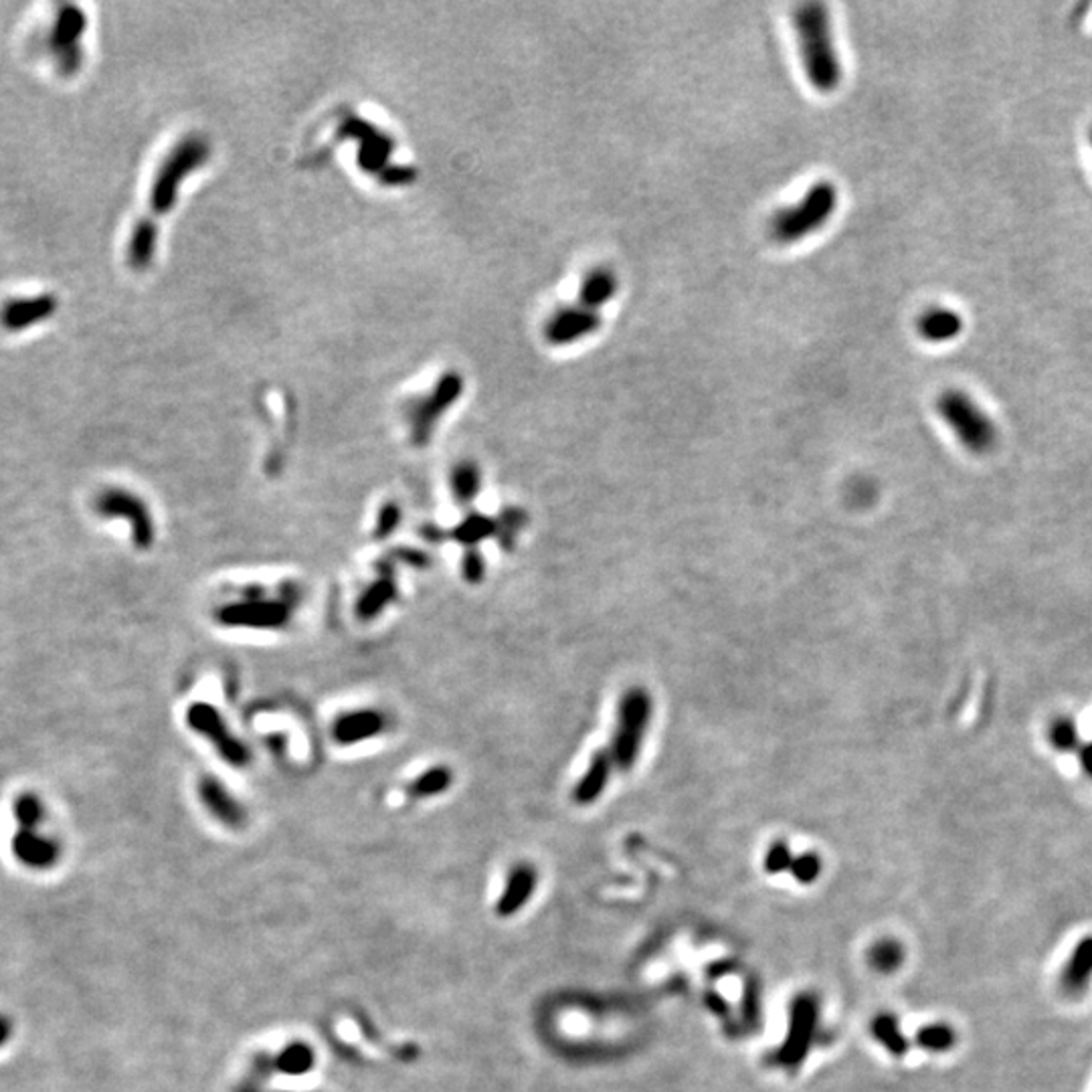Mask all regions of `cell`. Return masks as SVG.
Segmentation results:
<instances>
[{
  "mask_svg": "<svg viewBox=\"0 0 1092 1092\" xmlns=\"http://www.w3.org/2000/svg\"><path fill=\"white\" fill-rule=\"evenodd\" d=\"M463 381L458 372H449L439 379L432 395L417 399L409 407V427L411 441L417 447H423L432 441L439 419L460 399Z\"/></svg>",
  "mask_w": 1092,
  "mask_h": 1092,
  "instance_id": "7c38bea8",
  "label": "cell"
},
{
  "mask_svg": "<svg viewBox=\"0 0 1092 1092\" xmlns=\"http://www.w3.org/2000/svg\"><path fill=\"white\" fill-rule=\"evenodd\" d=\"M1048 743L1054 751L1074 752L1080 749V732L1072 716H1056L1046 730Z\"/></svg>",
  "mask_w": 1092,
  "mask_h": 1092,
  "instance_id": "4316f807",
  "label": "cell"
},
{
  "mask_svg": "<svg viewBox=\"0 0 1092 1092\" xmlns=\"http://www.w3.org/2000/svg\"><path fill=\"white\" fill-rule=\"evenodd\" d=\"M185 723L194 734L205 739L227 765L235 769L251 765V749L231 730L213 704H191L185 712Z\"/></svg>",
  "mask_w": 1092,
  "mask_h": 1092,
  "instance_id": "9c48e42d",
  "label": "cell"
},
{
  "mask_svg": "<svg viewBox=\"0 0 1092 1092\" xmlns=\"http://www.w3.org/2000/svg\"><path fill=\"white\" fill-rule=\"evenodd\" d=\"M401 516H403L401 506L397 502H387L379 512V518H377V524H375V538L383 540V538L390 536L392 531L401 524Z\"/></svg>",
  "mask_w": 1092,
  "mask_h": 1092,
  "instance_id": "836d02e7",
  "label": "cell"
},
{
  "mask_svg": "<svg viewBox=\"0 0 1092 1092\" xmlns=\"http://www.w3.org/2000/svg\"><path fill=\"white\" fill-rule=\"evenodd\" d=\"M820 1001L809 992L796 995L789 1003V1023L785 1040L777 1050V1062L783 1068H798L807 1058L818 1032Z\"/></svg>",
  "mask_w": 1092,
  "mask_h": 1092,
  "instance_id": "30bf717a",
  "label": "cell"
},
{
  "mask_svg": "<svg viewBox=\"0 0 1092 1092\" xmlns=\"http://www.w3.org/2000/svg\"><path fill=\"white\" fill-rule=\"evenodd\" d=\"M915 1042L921 1046L922 1050L926 1052H933V1054H943L949 1052L955 1043H957V1034L955 1030L943 1023V1021H937V1023H928L921 1028L915 1036Z\"/></svg>",
  "mask_w": 1092,
  "mask_h": 1092,
  "instance_id": "f1b7e54d",
  "label": "cell"
},
{
  "mask_svg": "<svg viewBox=\"0 0 1092 1092\" xmlns=\"http://www.w3.org/2000/svg\"><path fill=\"white\" fill-rule=\"evenodd\" d=\"M822 868H824V864H822L820 854H816V851H803V854L793 856V862H791V866H789V874H791L800 884H813V882L820 878Z\"/></svg>",
  "mask_w": 1092,
  "mask_h": 1092,
  "instance_id": "4dcf8cb0",
  "label": "cell"
},
{
  "mask_svg": "<svg viewBox=\"0 0 1092 1092\" xmlns=\"http://www.w3.org/2000/svg\"><path fill=\"white\" fill-rule=\"evenodd\" d=\"M791 862H793V854H791L789 844L785 840H775L767 849V854H765L763 866H765V870L769 874H779L789 870Z\"/></svg>",
  "mask_w": 1092,
  "mask_h": 1092,
  "instance_id": "1f68e13d",
  "label": "cell"
},
{
  "mask_svg": "<svg viewBox=\"0 0 1092 1092\" xmlns=\"http://www.w3.org/2000/svg\"><path fill=\"white\" fill-rule=\"evenodd\" d=\"M315 1065L314 1048L306 1042H291L282 1048V1052L273 1058L271 1067L288 1076L308 1074Z\"/></svg>",
  "mask_w": 1092,
  "mask_h": 1092,
  "instance_id": "cb8c5ba5",
  "label": "cell"
},
{
  "mask_svg": "<svg viewBox=\"0 0 1092 1092\" xmlns=\"http://www.w3.org/2000/svg\"><path fill=\"white\" fill-rule=\"evenodd\" d=\"M870 1034L890 1056L902 1058L908 1054V1040L904 1038L895 1014H878L870 1021Z\"/></svg>",
  "mask_w": 1092,
  "mask_h": 1092,
  "instance_id": "7402d4cb",
  "label": "cell"
},
{
  "mask_svg": "<svg viewBox=\"0 0 1092 1092\" xmlns=\"http://www.w3.org/2000/svg\"><path fill=\"white\" fill-rule=\"evenodd\" d=\"M801 63L809 85L820 94H834L844 79V68L834 41L829 8L822 2H807L791 11Z\"/></svg>",
  "mask_w": 1092,
  "mask_h": 1092,
  "instance_id": "7a4b0ae2",
  "label": "cell"
},
{
  "mask_svg": "<svg viewBox=\"0 0 1092 1092\" xmlns=\"http://www.w3.org/2000/svg\"><path fill=\"white\" fill-rule=\"evenodd\" d=\"M461 573H463V579L472 585L484 581L485 558L476 547H470L465 551L463 560H461Z\"/></svg>",
  "mask_w": 1092,
  "mask_h": 1092,
  "instance_id": "d6a6232c",
  "label": "cell"
},
{
  "mask_svg": "<svg viewBox=\"0 0 1092 1092\" xmlns=\"http://www.w3.org/2000/svg\"><path fill=\"white\" fill-rule=\"evenodd\" d=\"M652 719H654V698H652L650 690H646L644 686L628 688L617 703L615 727H613L611 743L607 749L615 771L628 773L635 767L641 747H644V739L652 725Z\"/></svg>",
  "mask_w": 1092,
  "mask_h": 1092,
  "instance_id": "277c9868",
  "label": "cell"
},
{
  "mask_svg": "<svg viewBox=\"0 0 1092 1092\" xmlns=\"http://www.w3.org/2000/svg\"><path fill=\"white\" fill-rule=\"evenodd\" d=\"M1089 145H1091V152H1092V126H1091V130H1089Z\"/></svg>",
  "mask_w": 1092,
  "mask_h": 1092,
  "instance_id": "8d00e7d4",
  "label": "cell"
},
{
  "mask_svg": "<svg viewBox=\"0 0 1092 1092\" xmlns=\"http://www.w3.org/2000/svg\"><path fill=\"white\" fill-rule=\"evenodd\" d=\"M454 785V773L445 765H436L415 777L409 785V796L415 800H429L443 796Z\"/></svg>",
  "mask_w": 1092,
  "mask_h": 1092,
  "instance_id": "484cf974",
  "label": "cell"
},
{
  "mask_svg": "<svg viewBox=\"0 0 1092 1092\" xmlns=\"http://www.w3.org/2000/svg\"><path fill=\"white\" fill-rule=\"evenodd\" d=\"M88 28L85 13L75 6L65 4L59 8L55 23L49 33L47 47L63 75L79 72L83 63V35Z\"/></svg>",
  "mask_w": 1092,
  "mask_h": 1092,
  "instance_id": "8fae6325",
  "label": "cell"
},
{
  "mask_svg": "<svg viewBox=\"0 0 1092 1092\" xmlns=\"http://www.w3.org/2000/svg\"><path fill=\"white\" fill-rule=\"evenodd\" d=\"M496 531H498L496 520H492L490 516H484V514H472L465 520H461L458 529L452 533V536L458 542H463L467 547H476L480 540L492 536Z\"/></svg>",
  "mask_w": 1092,
  "mask_h": 1092,
  "instance_id": "f546056e",
  "label": "cell"
},
{
  "mask_svg": "<svg viewBox=\"0 0 1092 1092\" xmlns=\"http://www.w3.org/2000/svg\"><path fill=\"white\" fill-rule=\"evenodd\" d=\"M11 813L19 829H39L47 820V805L37 791H21L11 803Z\"/></svg>",
  "mask_w": 1092,
  "mask_h": 1092,
  "instance_id": "603a6c76",
  "label": "cell"
},
{
  "mask_svg": "<svg viewBox=\"0 0 1092 1092\" xmlns=\"http://www.w3.org/2000/svg\"><path fill=\"white\" fill-rule=\"evenodd\" d=\"M300 601L298 585H288L282 597H267L266 589L247 587L240 601L225 604L215 611V621L223 628L243 630H282L290 624L293 606Z\"/></svg>",
  "mask_w": 1092,
  "mask_h": 1092,
  "instance_id": "5b68a950",
  "label": "cell"
},
{
  "mask_svg": "<svg viewBox=\"0 0 1092 1092\" xmlns=\"http://www.w3.org/2000/svg\"><path fill=\"white\" fill-rule=\"evenodd\" d=\"M904 949L895 939H880L868 949V965L876 973L890 975L902 965Z\"/></svg>",
  "mask_w": 1092,
  "mask_h": 1092,
  "instance_id": "83f0119b",
  "label": "cell"
},
{
  "mask_svg": "<svg viewBox=\"0 0 1092 1092\" xmlns=\"http://www.w3.org/2000/svg\"><path fill=\"white\" fill-rule=\"evenodd\" d=\"M449 487L460 504H470L482 490V472L474 461H460L452 467Z\"/></svg>",
  "mask_w": 1092,
  "mask_h": 1092,
  "instance_id": "d4e9b609",
  "label": "cell"
},
{
  "mask_svg": "<svg viewBox=\"0 0 1092 1092\" xmlns=\"http://www.w3.org/2000/svg\"><path fill=\"white\" fill-rule=\"evenodd\" d=\"M935 409L968 452L985 456L994 449L997 443L994 419L968 392L946 388L935 399Z\"/></svg>",
  "mask_w": 1092,
  "mask_h": 1092,
  "instance_id": "52a82bcc",
  "label": "cell"
},
{
  "mask_svg": "<svg viewBox=\"0 0 1092 1092\" xmlns=\"http://www.w3.org/2000/svg\"><path fill=\"white\" fill-rule=\"evenodd\" d=\"M1092 983V935L1083 937L1068 955L1060 971V990L1068 997H1083Z\"/></svg>",
  "mask_w": 1092,
  "mask_h": 1092,
  "instance_id": "ac0fdd59",
  "label": "cell"
},
{
  "mask_svg": "<svg viewBox=\"0 0 1092 1092\" xmlns=\"http://www.w3.org/2000/svg\"><path fill=\"white\" fill-rule=\"evenodd\" d=\"M613 771H615V767L611 763V756H609L607 749L595 752L591 756V761H589L587 771L582 773L581 779L577 781V785L573 789V800H575V803L591 805V803L599 800L604 796L607 785H609V779H611Z\"/></svg>",
  "mask_w": 1092,
  "mask_h": 1092,
  "instance_id": "ffe728a7",
  "label": "cell"
},
{
  "mask_svg": "<svg viewBox=\"0 0 1092 1092\" xmlns=\"http://www.w3.org/2000/svg\"><path fill=\"white\" fill-rule=\"evenodd\" d=\"M536 884H538L536 868L526 862L516 864L510 870L504 893L496 900V908H494L496 915L502 919H509L512 915L520 913L526 906V902L533 898Z\"/></svg>",
  "mask_w": 1092,
  "mask_h": 1092,
  "instance_id": "e0dca14e",
  "label": "cell"
},
{
  "mask_svg": "<svg viewBox=\"0 0 1092 1092\" xmlns=\"http://www.w3.org/2000/svg\"><path fill=\"white\" fill-rule=\"evenodd\" d=\"M209 156H211V146L198 134L185 136L183 140H178L176 145L172 146V150L160 162V167L154 174V180L150 185V196H148L150 213H148V217L140 218L132 231V235L138 242L150 243V245L158 243L156 221L167 217L174 209L185 180L196 170L203 169L207 165Z\"/></svg>",
  "mask_w": 1092,
  "mask_h": 1092,
  "instance_id": "6da1fadb",
  "label": "cell"
},
{
  "mask_svg": "<svg viewBox=\"0 0 1092 1092\" xmlns=\"http://www.w3.org/2000/svg\"><path fill=\"white\" fill-rule=\"evenodd\" d=\"M917 332L922 340L933 344L949 342L963 332V318L955 310L933 306L917 318Z\"/></svg>",
  "mask_w": 1092,
  "mask_h": 1092,
  "instance_id": "44dd1931",
  "label": "cell"
},
{
  "mask_svg": "<svg viewBox=\"0 0 1092 1092\" xmlns=\"http://www.w3.org/2000/svg\"><path fill=\"white\" fill-rule=\"evenodd\" d=\"M1078 763H1080V769L1085 771V775L1092 779V741L1080 745V749H1078Z\"/></svg>",
  "mask_w": 1092,
  "mask_h": 1092,
  "instance_id": "e575fe53",
  "label": "cell"
},
{
  "mask_svg": "<svg viewBox=\"0 0 1092 1092\" xmlns=\"http://www.w3.org/2000/svg\"><path fill=\"white\" fill-rule=\"evenodd\" d=\"M59 302L53 293H37L8 300L0 310V324L8 332H23L53 318Z\"/></svg>",
  "mask_w": 1092,
  "mask_h": 1092,
  "instance_id": "2e32d148",
  "label": "cell"
},
{
  "mask_svg": "<svg viewBox=\"0 0 1092 1092\" xmlns=\"http://www.w3.org/2000/svg\"><path fill=\"white\" fill-rule=\"evenodd\" d=\"M388 727V716L379 708H357L337 716L332 739L339 747H352L381 736Z\"/></svg>",
  "mask_w": 1092,
  "mask_h": 1092,
  "instance_id": "9a60e30c",
  "label": "cell"
},
{
  "mask_svg": "<svg viewBox=\"0 0 1092 1092\" xmlns=\"http://www.w3.org/2000/svg\"><path fill=\"white\" fill-rule=\"evenodd\" d=\"M198 801L205 811L229 829H242L247 824V809L237 800L231 789L215 775H203L196 785Z\"/></svg>",
  "mask_w": 1092,
  "mask_h": 1092,
  "instance_id": "5bb4252c",
  "label": "cell"
},
{
  "mask_svg": "<svg viewBox=\"0 0 1092 1092\" xmlns=\"http://www.w3.org/2000/svg\"><path fill=\"white\" fill-rule=\"evenodd\" d=\"M92 509L101 520H121L130 529L132 544L138 551H150L156 540V522L150 504L146 502L140 494L134 490L112 485L103 487L94 502Z\"/></svg>",
  "mask_w": 1092,
  "mask_h": 1092,
  "instance_id": "ba28073f",
  "label": "cell"
},
{
  "mask_svg": "<svg viewBox=\"0 0 1092 1092\" xmlns=\"http://www.w3.org/2000/svg\"><path fill=\"white\" fill-rule=\"evenodd\" d=\"M838 209V189L829 180L816 183L800 203L779 209L769 221V235L781 245L801 242L820 231Z\"/></svg>",
  "mask_w": 1092,
  "mask_h": 1092,
  "instance_id": "8992f818",
  "label": "cell"
},
{
  "mask_svg": "<svg viewBox=\"0 0 1092 1092\" xmlns=\"http://www.w3.org/2000/svg\"><path fill=\"white\" fill-rule=\"evenodd\" d=\"M13 1032H15L13 1018L6 1014H0V1048H4L8 1043V1040L13 1038Z\"/></svg>",
  "mask_w": 1092,
  "mask_h": 1092,
  "instance_id": "d590c367",
  "label": "cell"
},
{
  "mask_svg": "<svg viewBox=\"0 0 1092 1092\" xmlns=\"http://www.w3.org/2000/svg\"><path fill=\"white\" fill-rule=\"evenodd\" d=\"M397 595H399V589H397V579L392 575V567L381 564L379 577L364 589L357 601V607H355L357 617L363 621L377 619L379 615H383L387 611V607L395 604Z\"/></svg>",
  "mask_w": 1092,
  "mask_h": 1092,
  "instance_id": "d6986e66",
  "label": "cell"
},
{
  "mask_svg": "<svg viewBox=\"0 0 1092 1092\" xmlns=\"http://www.w3.org/2000/svg\"><path fill=\"white\" fill-rule=\"evenodd\" d=\"M619 290V280L609 267H595L582 280L579 298L562 306L544 324V340L553 346H567L595 334L601 328V310Z\"/></svg>",
  "mask_w": 1092,
  "mask_h": 1092,
  "instance_id": "3957f363",
  "label": "cell"
},
{
  "mask_svg": "<svg viewBox=\"0 0 1092 1092\" xmlns=\"http://www.w3.org/2000/svg\"><path fill=\"white\" fill-rule=\"evenodd\" d=\"M11 854L26 870L47 873L61 862L63 844L55 836L43 834L41 829L17 827L11 838Z\"/></svg>",
  "mask_w": 1092,
  "mask_h": 1092,
  "instance_id": "4fadbf2b",
  "label": "cell"
}]
</instances>
